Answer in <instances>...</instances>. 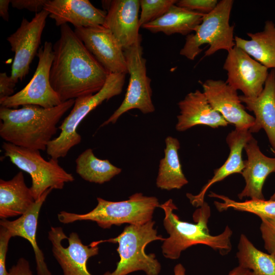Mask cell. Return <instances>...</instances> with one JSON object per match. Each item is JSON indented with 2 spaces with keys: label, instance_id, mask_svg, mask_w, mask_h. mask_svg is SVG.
<instances>
[{
  "label": "cell",
  "instance_id": "obj_17",
  "mask_svg": "<svg viewBox=\"0 0 275 275\" xmlns=\"http://www.w3.org/2000/svg\"><path fill=\"white\" fill-rule=\"evenodd\" d=\"M43 9L57 26L70 23L75 28L104 26L107 13L88 0H47Z\"/></svg>",
  "mask_w": 275,
  "mask_h": 275
},
{
  "label": "cell",
  "instance_id": "obj_13",
  "mask_svg": "<svg viewBox=\"0 0 275 275\" xmlns=\"http://www.w3.org/2000/svg\"><path fill=\"white\" fill-rule=\"evenodd\" d=\"M48 238L63 275H92L87 263L90 257L98 254V246L84 245L76 232H72L67 237L61 227H51Z\"/></svg>",
  "mask_w": 275,
  "mask_h": 275
},
{
  "label": "cell",
  "instance_id": "obj_6",
  "mask_svg": "<svg viewBox=\"0 0 275 275\" xmlns=\"http://www.w3.org/2000/svg\"><path fill=\"white\" fill-rule=\"evenodd\" d=\"M126 74L109 73L102 88L97 93L76 98L72 109L59 129V135L47 146V154L54 159L64 157L69 150L81 140L77 128L82 120L105 100L120 94L125 83Z\"/></svg>",
  "mask_w": 275,
  "mask_h": 275
},
{
  "label": "cell",
  "instance_id": "obj_4",
  "mask_svg": "<svg viewBox=\"0 0 275 275\" xmlns=\"http://www.w3.org/2000/svg\"><path fill=\"white\" fill-rule=\"evenodd\" d=\"M97 200V206L87 213L61 211L58 214L59 221L64 224L91 221L103 229L124 224L139 226L152 221L155 209L160 205L156 197L144 196L141 193L134 194L124 201H109L101 198Z\"/></svg>",
  "mask_w": 275,
  "mask_h": 275
},
{
  "label": "cell",
  "instance_id": "obj_2",
  "mask_svg": "<svg viewBox=\"0 0 275 275\" xmlns=\"http://www.w3.org/2000/svg\"><path fill=\"white\" fill-rule=\"evenodd\" d=\"M74 102L71 99L51 108L35 105L20 108L1 106L0 136L18 147L45 150L59 129L58 123Z\"/></svg>",
  "mask_w": 275,
  "mask_h": 275
},
{
  "label": "cell",
  "instance_id": "obj_25",
  "mask_svg": "<svg viewBox=\"0 0 275 275\" xmlns=\"http://www.w3.org/2000/svg\"><path fill=\"white\" fill-rule=\"evenodd\" d=\"M246 40L234 37L235 46L241 48L267 68L275 69V24L270 20L265 22L262 31L248 33Z\"/></svg>",
  "mask_w": 275,
  "mask_h": 275
},
{
  "label": "cell",
  "instance_id": "obj_23",
  "mask_svg": "<svg viewBox=\"0 0 275 275\" xmlns=\"http://www.w3.org/2000/svg\"><path fill=\"white\" fill-rule=\"evenodd\" d=\"M35 200L30 187L25 184L23 174L18 172L9 180H0V218L21 216Z\"/></svg>",
  "mask_w": 275,
  "mask_h": 275
},
{
  "label": "cell",
  "instance_id": "obj_22",
  "mask_svg": "<svg viewBox=\"0 0 275 275\" xmlns=\"http://www.w3.org/2000/svg\"><path fill=\"white\" fill-rule=\"evenodd\" d=\"M53 189L46 190L24 214L14 221L2 219L1 227L6 228L12 237L19 236L28 240L33 249L38 275H52L45 262L43 252L36 241V231L39 214L42 205Z\"/></svg>",
  "mask_w": 275,
  "mask_h": 275
},
{
  "label": "cell",
  "instance_id": "obj_33",
  "mask_svg": "<svg viewBox=\"0 0 275 275\" xmlns=\"http://www.w3.org/2000/svg\"><path fill=\"white\" fill-rule=\"evenodd\" d=\"M12 237L9 231L5 228H0V275H9L6 270V262L8 244Z\"/></svg>",
  "mask_w": 275,
  "mask_h": 275
},
{
  "label": "cell",
  "instance_id": "obj_24",
  "mask_svg": "<svg viewBox=\"0 0 275 275\" xmlns=\"http://www.w3.org/2000/svg\"><path fill=\"white\" fill-rule=\"evenodd\" d=\"M204 15L174 4L163 16L142 27L154 33L162 32L167 35L180 34L187 36L195 32Z\"/></svg>",
  "mask_w": 275,
  "mask_h": 275
},
{
  "label": "cell",
  "instance_id": "obj_32",
  "mask_svg": "<svg viewBox=\"0 0 275 275\" xmlns=\"http://www.w3.org/2000/svg\"><path fill=\"white\" fill-rule=\"evenodd\" d=\"M217 0H180L176 5L189 10L203 14L212 11L216 7Z\"/></svg>",
  "mask_w": 275,
  "mask_h": 275
},
{
  "label": "cell",
  "instance_id": "obj_28",
  "mask_svg": "<svg viewBox=\"0 0 275 275\" xmlns=\"http://www.w3.org/2000/svg\"><path fill=\"white\" fill-rule=\"evenodd\" d=\"M237 248L238 265L253 275H275V255L258 250L244 234L240 236Z\"/></svg>",
  "mask_w": 275,
  "mask_h": 275
},
{
  "label": "cell",
  "instance_id": "obj_12",
  "mask_svg": "<svg viewBox=\"0 0 275 275\" xmlns=\"http://www.w3.org/2000/svg\"><path fill=\"white\" fill-rule=\"evenodd\" d=\"M223 69L227 72L226 82L249 98L261 94L269 74L268 68L236 46L228 51Z\"/></svg>",
  "mask_w": 275,
  "mask_h": 275
},
{
  "label": "cell",
  "instance_id": "obj_10",
  "mask_svg": "<svg viewBox=\"0 0 275 275\" xmlns=\"http://www.w3.org/2000/svg\"><path fill=\"white\" fill-rule=\"evenodd\" d=\"M38 63L30 82L20 91L2 100V106L17 108L19 106L35 105L51 108L62 102L50 83V70L53 59V45L45 41L37 53Z\"/></svg>",
  "mask_w": 275,
  "mask_h": 275
},
{
  "label": "cell",
  "instance_id": "obj_11",
  "mask_svg": "<svg viewBox=\"0 0 275 275\" xmlns=\"http://www.w3.org/2000/svg\"><path fill=\"white\" fill-rule=\"evenodd\" d=\"M49 13L43 9L31 21L23 18L20 26L7 38L14 59L10 77L16 84L29 72L30 65L39 48L41 38Z\"/></svg>",
  "mask_w": 275,
  "mask_h": 275
},
{
  "label": "cell",
  "instance_id": "obj_40",
  "mask_svg": "<svg viewBox=\"0 0 275 275\" xmlns=\"http://www.w3.org/2000/svg\"><path fill=\"white\" fill-rule=\"evenodd\" d=\"M270 199L271 200H274V201H275V191H274V193L272 194V195L270 197Z\"/></svg>",
  "mask_w": 275,
  "mask_h": 275
},
{
  "label": "cell",
  "instance_id": "obj_29",
  "mask_svg": "<svg viewBox=\"0 0 275 275\" xmlns=\"http://www.w3.org/2000/svg\"><path fill=\"white\" fill-rule=\"evenodd\" d=\"M208 196L221 200V202L214 201V205L219 212L233 209L239 211L250 212L259 217H275V201L274 200L250 199L243 202H238L226 196L212 191H210Z\"/></svg>",
  "mask_w": 275,
  "mask_h": 275
},
{
  "label": "cell",
  "instance_id": "obj_37",
  "mask_svg": "<svg viewBox=\"0 0 275 275\" xmlns=\"http://www.w3.org/2000/svg\"><path fill=\"white\" fill-rule=\"evenodd\" d=\"M11 4L10 0L0 1V16L5 21L9 20V6Z\"/></svg>",
  "mask_w": 275,
  "mask_h": 275
},
{
  "label": "cell",
  "instance_id": "obj_3",
  "mask_svg": "<svg viewBox=\"0 0 275 275\" xmlns=\"http://www.w3.org/2000/svg\"><path fill=\"white\" fill-rule=\"evenodd\" d=\"M164 213L163 226L169 236L164 238L161 245L162 253L168 259H178L181 252L197 244L209 246L221 255L228 254L232 250L231 238L233 231L227 226L217 235L209 233L208 223L211 216L208 204L204 202L194 213V223L181 221L174 211L178 208L172 199L159 205Z\"/></svg>",
  "mask_w": 275,
  "mask_h": 275
},
{
  "label": "cell",
  "instance_id": "obj_39",
  "mask_svg": "<svg viewBox=\"0 0 275 275\" xmlns=\"http://www.w3.org/2000/svg\"><path fill=\"white\" fill-rule=\"evenodd\" d=\"M174 275H186L185 269L182 264L178 263L175 266Z\"/></svg>",
  "mask_w": 275,
  "mask_h": 275
},
{
  "label": "cell",
  "instance_id": "obj_26",
  "mask_svg": "<svg viewBox=\"0 0 275 275\" xmlns=\"http://www.w3.org/2000/svg\"><path fill=\"white\" fill-rule=\"evenodd\" d=\"M165 144L164 156L159 162L156 184L163 190L179 189L188 183L179 159L180 142L177 138L169 136Z\"/></svg>",
  "mask_w": 275,
  "mask_h": 275
},
{
  "label": "cell",
  "instance_id": "obj_14",
  "mask_svg": "<svg viewBox=\"0 0 275 275\" xmlns=\"http://www.w3.org/2000/svg\"><path fill=\"white\" fill-rule=\"evenodd\" d=\"M74 31L109 74L128 73L124 50L108 29L100 25L76 28Z\"/></svg>",
  "mask_w": 275,
  "mask_h": 275
},
{
  "label": "cell",
  "instance_id": "obj_27",
  "mask_svg": "<svg viewBox=\"0 0 275 275\" xmlns=\"http://www.w3.org/2000/svg\"><path fill=\"white\" fill-rule=\"evenodd\" d=\"M75 163L76 172L84 180L91 183L103 184L108 182L122 171L108 160L97 158L91 148L79 154Z\"/></svg>",
  "mask_w": 275,
  "mask_h": 275
},
{
  "label": "cell",
  "instance_id": "obj_5",
  "mask_svg": "<svg viewBox=\"0 0 275 275\" xmlns=\"http://www.w3.org/2000/svg\"><path fill=\"white\" fill-rule=\"evenodd\" d=\"M154 224L152 220L142 225H129L116 237L92 242L95 246L104 242L118 243L117 251L120 260L117 267L113 271H107L103 275H127L139 270L147 275H158L161 270L160 263L154 254H147L145 252L149 243L164 239L157 234Z\"/></svg>",
  "mask_w": 275,
  "mask_h": 275
},
{
  "label": "cell",
  "instance_id": "obj_30",
  "mask_svg": "<svg viewBox=\"0 0 275 275\" xmlns=\"http://www.w3.org/2000/svg\"><path fill=\"white\" fill-rule=\"evenodd\" d=\"M177 2L176 0L140 1L141 8L139 18L140 27L163 16Z\"/></svg>",
  "mask_w": 275,
  "mask_h": 275
},
{
  "label": "cell",
  "instance_id": "obj_1",
  "mask_svg": "<svg viewBox=\"0 0 275 275\" xmlns=\"http://www.w3.org/2000/svg\"><path fill=\"white\" fill-rule=\"evenodd\" d=\"M50 83L62 102L98 92L109 73L67 24L53 45Z\"/></svg>",
  "mask_w": 275,
  "mask_h": 275
},
{
  "label": "cell",
  "instance_id": "obj_7",
  "mask_svg": "<svg viewBox=\"0 0 275 275\" xmlns=\"http://www.w3.org/2000/svg\"><path fill=\"white\" fill-rule=\"evenodd\" d=\"M233 0H222L211 12L204 14L194 33L186 37L180 54L194 60L203 50L201 46L208 44L204 57L212 56L219 50L229 51L235 46L234 26L229 23Z\"/></svg>",
  "mask_w": 275,
  "mask_h": 275
},
{
  "label": "cell",
  "instance_id": "obj_35",
  "mask_svg": "<svg viewBox=\"0 0 275 275\" xmlns=\"http://www.w3.org/2000/svg\"><path fill=\"white\" fill-rule=\"evenodd\" d=\"M16 83L6 72L0 73V100L13 95Z\"/></svg>",
  "mask_w": 275,
  "mask_h": 275
},
{
  "label": "cell",
  "instance_id": "obj_16",
  "mask_svg": "<svg viewBox=\"0 0 275 275\" xmlns=\"http://www.w3.org/2000/svg\"><path fill=\"white\" fill-rule=\"evenodd\" d=\"M107 9L104 26L108 29L122 48H129L142 38L139 33V0L102 1Z\"/></svg>",
  "mask_w": 275,
  "mask_h": 275
},
{
  "label": "cell",
  "instance_id": "obj_36",
  "mask_svg": "<svg viewBox=\"0 0 275 275\" xmlns=\"http://www.w3.org/2000/svg\"><path fill=\"white\" fill-rule=\"evenodd\" d=\"M9 275H33L28 261L23 258L19 259L9 269Z\"/></svg>",
  "mask_w": 275,
  "mask_h": 275
},
{
  "label": "cell",
  "instance_id": "obj_18",
  "mask_svg": "<svg viewBox=\"0 0 275 275\" xmlns=\"http://www.w3.org/2000/svg\"><path fill=\"white\" fill-rule=\"evenodd\" d=\"M244 149L247 159L244 161V168L241 174L245 185L238 197L240 200L246 197L251 200H264L263 186L267 176L275 172V158L264 155L253 136L245 144Z\"/></svg>",
  "mask_w": 275,
  "mask_h": 275
},
{
  "label": "cell",
  "instance_id": "obj_20",
  "mask_svg": "<svg viewBox=\"0 0 275 275\" xmlns=\"http://www.w3.org/2000/svg\"><path fill=\"white\" fill-rule=\"evenodd\" d=\"M245 108L255 115L254 124L249 129L257 133L263 129L267 136L272 150L275 153V69H271L261 94L256 98L239 96Z\"/></svg>",
  "mask_w": 275,
  "mask_h": 275
},
{
  "label": "cell",
  "instance_id": "obj_38",
  "mask_svg": "<svg viewBox=\"0 0 275 275\" xmlns=\"http://www.w3.org/2000/svg\"><path fill=\"white\" fill-rule=\"evenodd\" d=\"M228 275H253L251 271L239 265L230 271Z\"/></svg>",
  "mask_w": 275,
  "mask_h": 275
},
{
  "label": "cell",
  "instance_id": "obj_34",
  "mask_svg": "<svg viewBox=\"0 0 275 275\" xmlns=\"http://www.w3.org/2000/svg\"><path fill=\"white\" fill-rule=\"evenodd\" d=\"M47 0H11L13 8L21 10L27 9L37 13L43 9Z\"/></svg>",
  "mask_w": 275,
  "mask_h": 275
},
{
  "label": "cell",
  "instance_id": "obj_31",
  "mask_svg": "<svg viewBox=\"0 0 275 275\" xmlns=\"http://www.w3.org/2000/svg\"><path fill=\"white\" fill-rule=\"evenodd\" d=\"M260 230L265 249L275 255V217H261Z\"/></svg>",
  "mask_w": 275,
  "mask_h": 275
},
{
  "label": "cell",
  "instance_id": "obj_15",
  "mask_svg": "<svg viewBox=\"0 0 275 275\" xmlns=\"http://www.w3.org/2000/svg\"><path fill=\"white\" fill-rule=\"evenodd\" d=\"M209 103L229 123L240 129H249L255 118L245 110L237 91L222 79L199 81Z\"/></svg>",
  "mask_w": 275,
  "mask_h": 275
},
{
  "label": "cell",
  "instance_id": "obj_8",
  "mask_svg": "<svg viewBox=\"0 0 275 275\" xmlns=\"http://www.w3.org/2000/svg\"><path fill=\"white\" fill-rule=\"evenodd\" d=\"M2 147L5 157L31 176L30 189L35 201L48 189H61L66 183L74 180L72 174L60 166L58 159L51 158L46 160L39 150L18 147L6 142H3Z\"/></svg>",
  "mask_w": 275,
  "mask_h": 275
},
{
  "label": "cell",
  "instance_id": "obj_19",
  "mask_svg": "<svg viewBox=\"0 0 275 275\" xmlns=\"http://www.w3.org/2000/svg\"><path fill=\"white\" fill-rule=\"evenodd\" d=\"M180 114L177 116L176 129L184 131L197 125L213 128L227 126L229 123L209 103L204 93L199 90L187 94L178 103Z\"/></svg>",
  "mask_w": 275,
  "mask_h": 275
},
{
  "label": "cell",
  "instance_id": "obj_9",
  "mask_svg": "<svg viewBox=\"0 0 275 275\" xmlns=\"http://www.w3.org/2000/svg\"><path fill=\"white\" fill-rule=\"evenodd\" d=\"M142 38L131 46L124 49L129 81L124 99L119 107L100 127L115 124L123 114L138 109L144 114L154 112L152 101L151 79L147 75L146 61L143 57Z\"/></svg>",
  "mask_w": 275,
  "mask_h": 275
},
{
  "label": "cell",
  "instance_id": "obj_21",
  "mask_svg": "<svg viewBox=\"0 0 275 275\" xmlns=\"http://www.w3.org/2000/svg\"><path fill=\"white\" fill-rule=\"evenodd\" d=\"M253 137L249 129L235 128L230 132L226 138V143L230 149L229 156L220 168L215 169L213 177L203 187L200 192L193 195L187 194L186 196L190 203L196 207L203 205L205 194L208 189L214 183L219 182L227 177L235 173H242L244 168L242 159V152L245 144Z\"/></svg>",
  "mask_w": 275,
  "mask_h": 275
}]
</instances>
